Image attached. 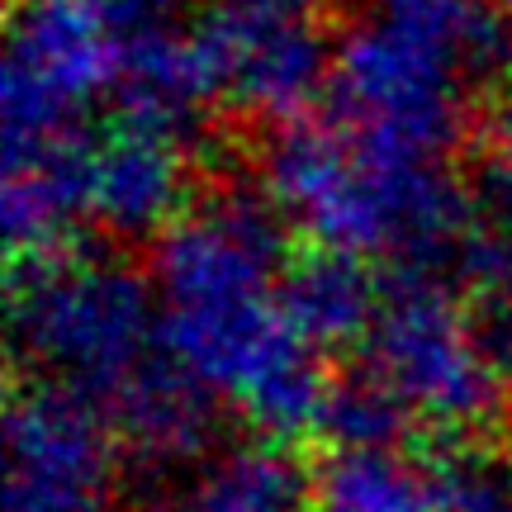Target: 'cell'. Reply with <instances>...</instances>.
<instances>
[{
  "mask_svg": "<svg viewBox=\"0 0 512 512\" xmlns=\"http://www.w3.org/2000/svg\"><path fill=\"white\" fill-rule=\"evenodd\" d=\"M285 219L266 195H214L166 228L152 261L166 351L271 441L323 427L332 384L285 313Z\"/></svg>",
  "mask_w": 512,
  "mask_h": 512,
  "instance_id": "6da1fadb",
  "label": "cell"
},
{
  "mask_svg": "<svg viewBox=\"0 0 512 512\" xmlns=\"http://www.w3.org/2000/svg\"><path fill=\"white\" fill-rule=\"evenodd\" d=\"M261 195L285 228L347 256H394L403 271H437L470 247L475 204L441 157L403 152L332 124H290L261 152Z\"/></svg>",
  "mask_w": 512,
  "mask_h": 512,
  "instance_id": "7a4b0ae2",
  "label": "cell"
},
{
  "mask_svg": "<svg viewBox=\"0 0 512 512\" xmlns=\"http://www.w3.org/2000/svg\"><path fill=\"white\" fill-rule=\"evenodd\" d=\"M15 351L43 375L110 413L147 370L166 361L152 280L105 252H43L19 261L10 290Z\"/></svg>",
  "mask_w": 512,
  "mask_h": 512,
  "instance_id": "3957f363",
  "label": "cell"
},
{
  "mask_svg": "<svg viewBox=\"0 0 512 512\" xmlns=\"http://www.w3.org/2000/svg\"><path fill=\"white\" fill-rule=\"evenodd\" d=\"M190 119L124 100L114 114L86 119L62 143L5 176H29L53 195L72 223H91L110 238H162L190 214Z\"/></svg>",
  "mask_w": 512,
  "mask_h": 512,
  "instance_id": "277c9868",
  "label": "cell"
},
{
  "mask_svg": "<svg viewBox=\"0 0 512 512\" xmlns=\"http://www.w3.org/2000/svg\"><path fill=\"white\" fill-rule=\"evenodd\" d=\"M361 351L366 375L399 403L403 418L432 432L479 427L503 384L484 351L475 309L441 290L432 271H399L384 285Z\"/></svg>",
  "mask_w": 512,
  "mask_h": 512,
  "instance_id": "5b68a950",
  "label": "cell"
},
{
  "mask_svg": "<svg viewBox=\"0 0 512 512\" xmlns=\"http://www.w3.org/2000/svg\"><path fill=\"white\" fill-rule=\"evenodd\" d=\"M479 67L432 38L361 15L332 48L328 95L337 119L375 143L441 157L456 143Z\"/></svg>",
  "mask_w": 512,
  "mask_h": 512,
  "instance_id": "8992f818",
  "label": "cell"
},
{
  "mask_svg": "<svg viewBox=\"0 0 512 512\" xmlns=\"http://www.w3.org/2000/svg\"><path fill=\"white\" fill-rule=\"evenodd\" d=\"M119 81L100 0H15L5 29V162L62 143Z\"/></svg>",
  "mask_w": 512,
  "mask_h": 512,
  "instance_id": "52a82bcc",
  "label": "cell"
},
{
  "mask_svg": "<svg viewBox=\"0 0 512 512\" xmlns=\"http://www.w3.org/2000/svg\"><path fill=\"white\" fill-rule=\"evenodd\" d=\"M328 10L332 0H204L209 100L256 119H299L332 76Z\"/></svg>",
  "mask_w": 512,
  "mask_h": 512,
  "instance_id": "ba28073f",
  "label": "cell"
},
{
  "mask_svg": "<svg viewBox=\"0 0 512 512\" xmlns=\"http://www.w3.org/2000/svg\"><path fill=\"white\" fill-rule=\"evenodd\" d=\"M119 456L100 403L43 380L19 389L5 413V512H114Z\"/></svg>",
  "mask_w": 512,
  "mask_h": 512,
  "instance_id": "9c48e42d",
  "label": "cell"
},
{
  "mask_svg": "<svg viewBox=\"0 0 512 512\" xmlns=\"http://www.w3.org/2000/svg\"><path fill=\"white\" fill-rule=\"evenodd\" d=\"M119 53L124 100L166 114H190L209 100L195 0H100Z\"/></svg>",
  "mask_w": 512,
  "mask_h": 512,
  "instance_id": "30bf717a",
  "label": "cell"
},
{
  "mask_svg": "<svg viewBox=\"0 0 512 512\" xmlns=\"http://www.w3.org/2000/svg\"><path fill=\"white\" fill-rule=\"evenodd\" d=\"M110 422L128 456L157 470H190L214 441V394L166 351L110 408Z\"/></svg>",
  "mask_w": 512,
  "mask_h": 512,
  "instance_id": "8fae6325",
  "label": "cell"
},
{
  "mask_svg": "<svg viewBox=\"0 0 512 512\" xmlns=\"http://www.w3.org/2000/svg\"><path fill=\"white\" fill-rule=\"evenodd\" d=\"M313 479L285 441H242L195 460L162 512H309Z\"/></svg>",
  "mask_w": 512,
  "mask_h": 512,
  "instance_id": "7c38bea8",
  "label": "cell"
},
{
  "mask_svg": "<svg viewBox=\"0 0 512 512\" xmlns=\"http://www.w3.org/2000/svg\"><path fill=\"white\" fill-rule=\"evenodd\" d=\"M285 313L294 318V328L304 332V342L318 351L328 347H361L370 323L380 313L384 285L370 275L366 256L328 252L318 247L304 261L285 266Z\"/></svg>",
  "mask_w": 512,
  "mask_h": 512,
  "instance_id": "4fadbf2b",
  "label": "cell"
},
{
  "mask_svg": "<svg viewBox=\"0 0 512 512\" xmlns=\"http://www.w3.org/2000/svg\"><path fill=\"white\" fill-rule=\"evenodd\" d=\"M309 512H441L437 460H413L399 446H347L313 479Z\"/></svg>",
  "mask_w": 512,
  "mask_h": 512,
  "instance_id": "5bb4252c",
  "label": "cell"
},
{
  "mask_svg": "<svg viewBox=\"0 0 512 512\" xmlns=\"http://www.w3.org/2000/svg\"><path fill=\"white\" fill-rule=\"evenodd\" d=\"M361 15L432 38L465 62H475L479 72H489L498 43H503V24L489 0H361Z\"/></svg>",
  "mask_w": 512,
  "mask_h": 512,
  "instance_id": "9a60e30c",
  "label": "cell"
},
{
  "mask_svg": "<svg viewBox=\"0 0 512 512\" xmlns=\"http://www.w3.org/2000/svg\"><path fill=\"white\" fill-rule=\"evenodd\" d=\"M470 204H475V233L465 261L479 290H512V133L484 152Z\"/></svg>",
  "mask_w": 512,
  "mask_h": 512,
  "instance_id": "2e32d148",
  "label": "cell"
},
{
  "mask_svg": "<svg viewBox=\"0 0 512 512\" xmlns=\"http://www.w3.org/2000/svg\"><path fill=\"white\" fill-rule=\"evenodd\" d=\"M408 418L399 413V403L370 380L366 370L351 375L347 384H332L328 408H323V432L337 441V451L347 446H399V432Z\"/></svg>",
  "mask_w": 512,
  "mask_h": 512,
  "instance_id": "e0dca14e",
  "label": "cell"
},
{
  "mask_svg": "<svg viewBox=\"0 0 512 512\" xmlns=\"http://www.w3.org/2000/svg\"><path fill=\"white\" fill-rule=\"evenodd\" d=\"M441 512H512V470L489 456L437 460Z\"/></svg>",
  "mask_w": 512,
  "mask_h": 512,
  "instance_id": "ac0fdd59",
  "label": "cell"
},
{
  "mask_svg": "<svg viewBox=\"0 0 512 512\" xmlns=\"http://www.w3.org/2000/svg\"><path fill=\"white\" fill-rule=\"evenodd\" d=\"M494 5V15H498V24H503V38L512 43V0H489Z\"/></svg>",
  "mask_w": 512,
  "mask_h": 512,
  "instance_id": "d6986e66",
  "label": "cell"
}]
</instances>
